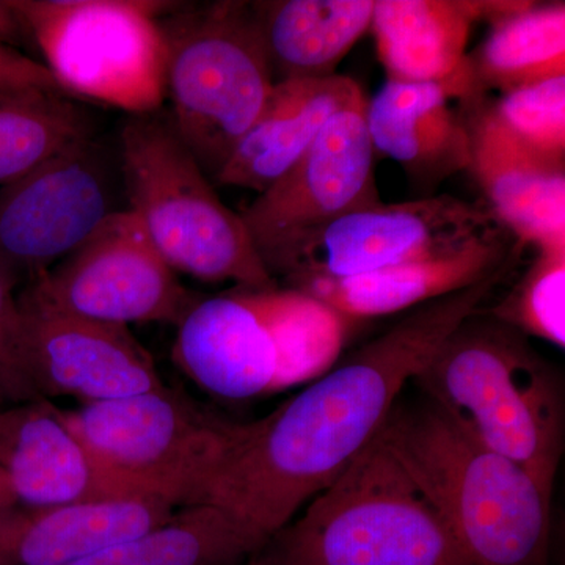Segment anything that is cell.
<instances>
[{"instance_id":"cell-1","label":"cell","mask_w":565,"mask_h":565,"mask_svg":"<svg viewBox=\"0 0 565 565\" xmlns=\"http://www.w3.org/2000/svg\"><path fill=\"white\" fill-rule=\"evenodd\" d=\"M515 266L414 308L273 414L239 423L203 504L222 509L266 545L373 441L405 385Z\"/></svg>"},{"instance_id":"cell-2","label":"cell","mask_w":565,"mask_h":565,"mask_svg":"<svg viewBox=\"0 0 565 565\" xmlns=\"http://www.w3.org/2000/svg\"><path fill=\"white\" fill-rule=\"evenodd\" d=\"M412 382L463 434L553 493L564 451L563 390L526 334L476 311Z\"/></svg>"},{"instance_id":"cell-3","label":"cell","mask_w":565,"mask_h":565,"mask_svg":"<svg viewBox=\"0 0 565 565\" xmlns=\"http://www.w3.org/2000/svg\"><path fill=\"white\" fill-rule=\"evenodd\" d=\"M379 434L471 564H544L552 493L525 468L468 437L429 403L394 405Z\"/></svg>"},{"instance_id":"cell-4","label":"cell","mask_w":565,"mask_h":565,"mask_svg":"<svg viewBox=\"0 0 565 565\" xmlns=\"http://www.w3.org/2000/svg\"><path fill=\"white\" fill-rule=\"evenodd\" d=\"M255 559L259 565H473L381 434Z\"/></svg>"},{"instance_id":"cell-5","label":"cell","mask_w":565,"mask_h":565,"mask_svg":"<svg viewBox=\"0 0 565 565\" xmlns=\"http://www.w3.org/2000/svg\"><path fill=\"white\" fill-rule=\"evenodd\" d=\"M117 150L128 210L174 273L236 288L277 286L243 217L222 202L167 115H128Z\"/></svg>"},{"instance_id":"cell-6","label":"cell","mask_w":565,"mask_h":565,"mask_svg":"<svg viewBox=\"0 0 565 565\" xmlns=\"http://www.w3.org/2000/svg\"><path fill=\"white\" fill-rule=\"evenodd\" d=\"M173 131L214 181L275 79L253 2L177 3L162 14Z\"/></svg>"},{"instance_id":"cell-7","label":"cell","mask_w":565,"mask_h":565,"mask_svg":"<svg viewBox=\"0 0 565 565\" xmlns=\"http://www.w3.org/2000/svg\"><path fill=\"white\" fill-rule=\"evenodd\" d=\"M40 62L68 98L154 114L166 106L158 0H13Z\"/></svg>"},{"instance_id":"cell-8","label":"cell","mask_w":565,"mask_h":565,"mask_svg":"<svg viewBox=\"0 0 565 565\" xmlns=\"http://www.w3.org/2000/svg\"><path fill=\"white\" fill-rule=\"evenodd\" d=\"M71 433L111 478L173 508L203 504L239 423L226 422L163 386L61 411Z\"/></svg>"},{"instance_id":"cell-9","label":"cell","mask_w":565,"mask_h":565,"mask_svg":"<svg viewBox=\"0 0 565 565\" xmlns=\"http://www.w3.org/2000/svg\"><path fill=\"white\" fill-rule=\"evenodd\" d=\"M501 223L486 203L429 195L379 203L296 237L264 259L275 280L348 278L459 250Z\"/></svg>"},{"instance_id":"cell-10","label":"cell","mask_w":565,"mask_h":565,"mask_svg":"<svg viewBox=\"0 0 565 565\" xmlns=\"http://www.w3.org/2000/svg\"><path fill=\"white\" fill-rule=\"evenodd\" d=\"M120 159L98 137L77 141L0 188V267L14 288L77 250L117 207Z\"/></svg>"},{"instance_id":"cell-11","label":"cell","mask_w":565,"mask_h":565,"mask_svg":"<svg viewBox=\"0 0 565 565\" xmlns=\"http://www.w3.org/2000/svg\"><path fill=\"white\" fill-rule=\"evenodd\" d=\"M21 289L62 313L128 329L131 323L178 326L200 299L181 285L128 207Z\"/></svg>"},{"instance_id":"cell-12","label":"cell","mask_w":565,"mask_h":565,"mask_svg":"<svg viewBox=\"0 0 565 565\" xmlns=\"http://www.w3.org/2000/svg\"><path fill=\"white\" fill-rule=\"evenodd\" d=\"M366 102L360 95L334 114L292 169L241 214L263 263L296 237L382 203Z\"/></svg>"},{"instance_id":"cell-13","label":"cell","mask_w":565,"mask_h":565,"mask_svg":"<svg viewBox=\"0 0 565 565\" xmlns=\"http://www.w3.org/2000/svg\"><path fill=\"white\" fill-rule=\"evenodd\" d=\"M17 297L25 377L36 399L102 403L166 386L150 352L128 327L62 313L24 289Z\"/></svg>"},{"instance_id":"cell-14","label":"cell","mask_w":565,"mask_h":565,"mask_svg":"<svg viewBox=\"0 0 565 565\" xmlns=\"http://www.w3.org/2000/svg\"><path fill=\"white\" fill-rule=\"evenodd\" d=\"M177 327L174 363L204 392L226 401L275 393L277 343L262 289L200 297Z\"/></svg>"},{"instance_id":"cell-15","label":"cell","mask_w":565,"mask_h":565,"mask_svg":"<svg viewBox=\"0 0 565 565\" xmlns=\"http://www.w3.org/2000/svg\"><path fill=\"white\" fill-rule=\"evenodd\" d=\"M470 99L467 58L446 82L388 81L366 102L375 156L403 167L419 191L430 193L470 166V131L462 104Z\"/></svg>"},{"instance_id":"cell-16","label":"cell","mask_w":565,"mask_h":565,"mask_svg":"<svg viewBox=\"0 0 565 565\" xmlns=\"http://www.w3.org/2000/svg\"><path fill=\"white\" fill-rule=\"evenodd\" d=\"M0 468L25 508L141 498L95 462L47 399L0 405Z\"/></svg>"},{"instance_id":"cell-17","label":"cell","mask_w":565,"mask_h":565,"mask_svg":"<svg viewBox=\"0 0 565 565\" xmlns=\"http://www.w3.org/2000/svg\"><path fill=\"white\" fill-rule=\"evenodd\" d=\"M463 111L470 131L468 170L498 222L522 245H565V162L520 143L494 118L487 99Z\"/></svg>"},{"instance_id":"cell-18","label":"cell","mask_w":565,"mask_h":565,"mask_svg":"<svg viewBox=\"0 0 565 565\" xmlns=\"http://www.w3.org/2000/svg\"><path fill=\"white\" fill-rule=\"evenodd\" d=\"M523 247L504 226L459 250L348 278H303L288 285L353 321L414 310L463 291L520 259Z\"/></svg>"},{"instance_id":"cell-19","label":"cell","mask_w":565,"mask_h":565,"mask_svg":"<svg viewBox=\"0 0 565 565\" xmlns=\"http://www.w3.org/2000/svg\"><path fill=\"white\" fill-rule=\"evenodd\" d=\"M360 95L359 82L343 74L275 82L258 118L214 182L258 195L266 192L302 158L330 118Z\"/></svg>"},{"instance_id":"cell-20","label":"cell","mask_w":565,"mask_h":565,"mask_svg":"<svg viewBox=\"0 0 565 565\" xmlns=\"http://www.w3.org/2000/svg\"><path fill=\"white\" fill-rule=\"evenodd\" d=\"M173 515L172 504L148 498L61 508L0 505V565H68Z\"/></svg>"},{"instance_id":"cell-21","label":"cell","mask_w":565,"mask_h":565,"mask_svg":"<svg viewBox=\"0 0 565 565\" xmlns=\"http://www.w3.org/2000/svg\"><path fill=\"white\" fill-rule=\"evenodd\" d=\"M523 0H374L379 61L388 81L446 82L463 68L476 21H492Z\"/></svg>"},{"instance_id":"cell-22","label":"cell","mask_w":565,"mask_h":565,"mask_svg":"<svg viewBox=\"0 0 565 565\" xmlns=\"http://www.w3.org/2000/svg\"><path fill=\"white\" fill-rule=\"evenodd\" d=\"M274 79L334 76L367 29L374 0H273L253 2Z\"/></svg>"},{"instance_id":"cell-23","label":"cell","mask_w":565,"mask_h":565,"mask_svg":"<svg viewBox=\"0 0 565 565\" xmlns=\"http://www.w3.org/2000/svg\"><path fill=\"white\" fill-rule=\"evenodd\" d=\"M470 99L501 95L525 85L565 76V3L525 2L490 21V32L467 55Z\"/></svg>"},{"instance_id":"cell-24","label":"cell","mask_w":565,"mask_h":565,"mask_svg":"<svg viewBox=\"0 0 565 565\" xmlns=\"http://www.w3.org/2000/svg\"><path fill=\"white\" fill-rule=\"evenodd\" d=\"M264 546L211 504L185 505L169 522L68 565H245Z\"/></svg>"},{"instance_id":"cell-25","label":"cell","mask_w":565,"mask_h":565,"mask_svg":"<svg viewBox=\"0 0 565 565\" xmlns=\"http://www.w3.org/2000/svg\"><path fill=\"white\" fill-rule=\"evenodd\" d=\"M262 302L277 343L275 393L308 385L333 370L353 319L294 288L263 289Z\"/></svg>"},{"instance_id":"cell-26","label":"cell","mask_w":565,"mask_h":565,"mask_svg":"<svg viewBox=\"0 0 565 565\" xmlns=\"http://www.w3.org/2000/svg\"><path fill=\"white\" fill-rule=\"evenodd\" d=\"M95 134V118L61 93L0 92V188Z\"/></svg>"},{"instance_id":"cell-27","label":"cell","mask_w":565,"mask_h":565,"mask_svg":"<svg viewBox=\"0 0 565 565\" xmlns=\"http://www.w3.org/2000/svg\"><path fill=\"white\" fill-rule=\"evenodd\" d=\"M489 315L527 338L564 349L565 245L535 248L534 262Z\"/></svg>"},{"instance_id":"cell-28","label":"cell","mask_w":565,"mask_h":565,"mask_svg":"<svg viewBox=\"0 0 565 565\" xmlns=\"http://www.w3.org/2000/svg\"><path fill=\"white\" fill-rule=\"evenodd\" d=\"M490 110L526 148L565 162V76L504 93Z\"/></svg>"},{"instance_id":"cell-29","label":"cell","mask_w":565,"mask_h":565,"mask_svg":"<svg viewBox=\"0 0 565 565\" xmlns=\"http://www.w3.org/2000/svg\"><path fill=\"white\" fill-rule=\"evenodd\" d=\"M17 288L0 267V379L9 404L36 401L24 371L22 321Z\"/></svg>"},{"instance_id":"cell-30","label":"cell","mask_w":565,"mask_h":565,"mask_svg":"<svg viewBox=\"0 0 565 565\" xmlns=\"http://www.w3.org/2000/svg\"><path fill=\"white\" fill-rule=\"evenodd\" d=\"M0 92H41L65 95L50 71L40 62L33 61L20 51L3 46H0Z\"/></svg>"},{"instance_id":"cell-31","label":"cell","mask_w":565,"mask_h":565,"mask_svg":"<svg viewBox=\"0 0 565 565\" xmlns=\"http://www.w3.org/2000/svg\"><path fill=\"white\" fill-rule=\"evenodd\" d=\"M0 46L31 57V41L13 0H0Z\"/></svg>"},{"instance_id":"cell-32","label":"cell","mask_w":565,"mask_h":565,"mask_svg":"<svg viewBox=\"0 0 565 565\" xmlns=\"http://www.w3.org/2000/svg\"><path fill=\"white\" fill-rule=\"evenodd\" d=\"M18 504L17 500H14V494L11 492V486L9 478L3 473L2 468H0V505H14Z\"/></svg>"},{"instance_id":"cell-33","label":"cell","mask_w":565,"mask_h":565,"mask_svg":"<svg viewBox=\"0 0 565 565\" xmlns=\"http://www.w3.org/2000/svg\"><path fill=\"white\" fill-rule=\"evenodd\" d=\"M9 401H7L6 390H3L2 379H0V405H7Z\"/></svg>"},{"instance_id":"cell-34","label":"cell","mask_w":565,"mask_h":565,"mask_svg":"<svg viewBox=\"0 0 565 565\" xmlns=\"http://www.w3.org/2000/svg\"><path fill=\"white\" fill-rule=\"evenodd\" d=\"M245 565H259V564L256 563L255 555H253L250 557V559L247 561V564H245Z\"/></svg>"}]
</instances>
